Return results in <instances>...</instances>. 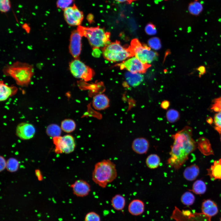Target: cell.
I'll list each match as a JSON object with an SVG mask.
<instances>
[{"label": "cell", "instance_id": "cell-1", "mask_svg": "<svg viewBox=\"0 0 221 221\" xmlns=\"http://www.w3.org/2000/svg\"><path fill=\"white\" fill-rule=\"evenodd\" d=\"M171 138L173 142L167 163L170 167L178 170L188 159L189 154L196 149V143L192 138V128L188 126L172 135Z\"/></svg>", "mask_w": 221, "mask_h": 221}, {"label": "cell", "instance_id": "cell-2", "mask_svg": "<svg viewBox=\"0 0 221 221\" xmlns=\"http://www.w3.org/2000/svg\"><path fill=\"white\" fill-rule=\"evenodd\" d=\"M117 175L115 164L110 159H104L95 165L92 178L95 183L104 188L115 179Z\"/></svg>", "mask_w": 221, "mask_h": 221}, {"label": "cell", "instance_id": "cell-3", "mask_svg": "<svg viewBox=\"0 0 221 221\" xmlns=\"http://www.w3.org/2000/svg\"><path fill=\"white\" fill-rule=\"evenodd\" d=\"M2 71L6 76L11 77L18 85L21 86L29 85L34 73L31 65L19 61L5 66Z\"/></svg>", "mask_w": 221, "mask_h": 221}, {"label": "cell", "instance_id": "cell-4", "mask_svg": "<svg viewBox=\"0 0 221 221\" xmlns=\"http://www.w3.org/2000/svg\"><path fill=\"white\" fill-rule=\"evenodd\" d=\"M77 30L82 37L87 38L94 48L103 47L110 43V33L99 26L89 27L79 25Z\"/></svg>", "mask_w": 221, "mask_h": 221}, {"label": "cell", "instance_id": "cell-5", "mask_svg": "<svg viewBox=\"0 0 221 221\" xmlns=\"http://www.w3.org/2000/svg\"><path fill=\"white\" fill-rule=\"evenodd\" d=\"M102 52L105 59L113 62L123 61L134 56L129 47H124L118 41L110 42L103 47Z\"/></svg>", "mask_w": 221, "mask_h": 221}, {"label": "cell", "instance_id": "cell-6", "mask_svg": "<svg viewBox=\"0 0 221 221\" xmlns=\"http://www.w3.org/2000/svg\"><path fill=\"white\" fill-rule=\"evenodd\" d=\"M129 47L133 56L144 64H150L157 59V53L146 45L142 44L137 39L132 40Z\"/></svg>", "mask_w": 221, "mask_h": 221}, {"label": "cell", "instance_id": "cell-7", "mask_svg": "<svg viewBox=\"0 0 221 221\" xmlns=\"http://www.w3.org/2000/svg\"><path fill=\"white\" fill-rule=\"evenodd\" d=\"M70 70L76 78L82 79L85 81L90 80L94 75L93 70L78 60L75 59L69 65Z\"/></svg>", "mask_w": 221, "mask_h": 221}, {"label": "cell", "instance_id": "cell-8", "mask_svg": "<svg viewBox=\"0 0 221 221\" xmlns=\"http://www.w3.org/2000/svg\"><path fill=\"white\" fill-rule=\"evenodd\" d=\"M56 153H70L73 152L76 147L74 138L70 135H66L53 138Z\"/></svg>", "mask_w": 221, "mask_h": 221}, {"label": "cell", "instance_id": "cell-9", "mask_svg": "<svg viewBox=\"0 0 221 221\" xmlns=\"http://www.w3.org/2000/svg\"><path fill=\"white\" fill-rule=\"evenodd\" d=\"M121 69H126L133 73H145L149 67V64H144L135 57H133L118 64Z\"/></svg>", "mask_w": 221, "mask_h": 221}, {"label": "cell", "instance_id": "cell-10", "mask_svg": "<svg viewBox=\"0 0 221 221\" xmlns=\"http://www.w3.org/2000/svg\"><path fill=\"white\" fill-rule=\"evenodd\" d=\"M63 10L64 19L69 25L76 26L80 24L83 18V13L75 4Z\"/></svg>", "mask_w": 221, "mask_h": 221}, {"label": "cell", "instance_id": "cell-11", "mask_svg": "<svg viewBox=\"0 0 221 221\" xmlns=\"http://www.w3.org/2000/svg\"><path fill=\"white\" fill-rule=\"evenodd\" d=\"M82 36L77 30L72 32L69 45V52L75 59H78L81 50Z\"/></svg>", "mask_w": 221, "mask_h": 221}, {"label": "cell", "instance_id": "cell-12", "mask_svg": "<svg viewBox=\"0 0 221 221\" xmlns=\"http://www.w3.org/2000/svg\"><path fill=\"white\" fill-rule=\"evenodd\" d=\"M35 131V129L32 124L27 122H21L17 125L16 134L22 139L28 140L33 137Z\"/></svg>", "mask_w": 221, "mask_h": 221}, {"label": "cell", "instance_id": "cell-13", "mask_svg": "<svg viewBox=\"0 0 221 221\" xmlns=\"http://www.w3.org/2000/svg\"><path fill=\"white\" fill-rule=\"evenodd\" d=\"M70 187L73 194L77 197L86 196L89 194L91 191V186L89 184L83 180H76Z\"/></svg>", "mask_w": 221, "mask_h": 221}, {"label": "cell", "instance_id": "cell-14", "mask_svg": "<svg viewBox=\"0 0 221 221\" xmlns=\"http://www.w3.org/2000/svg\"><path fill=\"white\" fill-rule=\"evenodd\" d=\"M149 147L148 141L143 138H136L133 141L132 145L133 150L136 153L140 154L146 153Z\"/></svg>", "mask_w": 221, "mask_h": 221}, {"label": "cell", "instance_id": "cell-15", "mask_svg": "<svg viewBox=\"0 0 221 221\" xmlns=\"http://www.w3.org/2000/svg\"><path fill=\"white\" fill-rule=\"evenodd\" d=\"M17 88L14 86H9L5 83L3 81L0 82V100L3 101L9 97L15 94Z\"/></svg>", "mask_w": 221, "mask_h": 221}, {"label": "cell", "instance_id": "cell-16", "mask_svg": "<svg viewBox=\"0 0 221 221\" xmlns=\"http://www.w3.org/2000/svg\"><path fill=\"white\" fill-rule=\"evenodd\" d=\"M207 170V175L211 180H221V158L215 161L213 164Z\"/></svg>", "mask_w": 221, "mask_h": 221}, {"label": "cell", "instance_id": "cell-17", "mask_svg": "<svg viewBox=\"0 0 221 221\" xmlns=\"http://www.w3.org/2000/svg\"><path fill=\"white\" fill-rule=\"evenodd\" d=\"M201 210L203 213L210 217L215 215L218 212L216 204L209 199L205 200L203 202Z\"/></svg>", "mask_w": 221, "mask_h": 221}, {"label": "cell", "instance_id": "cell-18", "mask_svg": "<svg viewBox=\"0 0 221 221\" xmlns=\"http://www.w3.org/2000/svg\"><path fill=\"white\" fill-rule=\"evenodd\" d=\"M92 104L93 107L96 110H103L109 106V100L105 95L99 94L94 97Z\"/></svg>", "mask_w": 221, "mask_h": 221}, {"label": "cell", "instance_id": "cell-19", "mask_svg": "<svg viewBox=\"0 0 221 221\" xmlns=\"http://www.w3.org/2000/svg\"><path fill=\"white\" fill-rule=\"evenodd\" d=\"M197 147L204 155L209 156L214 154V152L209 140L203 137L199 138L196 142Z\"/></svg>", "mask_w": 221, "mask_h": 221}, {"label": "cell", "instance_id": "cell-20", "mask_svg": "<svg viewBox=\"0 0 221 221\" xmlns=\"http://www.w3.org/2000/svg\"><path fill=\"white\" fill-rule=\"evenodd\" d=\"M144 207V204L142 201L138 199L134 200L130 203L128 210L131 214L137 216L143 213Z\"/></svg>", "mask_w": 221, "mask_h": 221}, {"label": "cell", "instance_id": "cell-21", "mask_svg": "<svg viewBox=\"0 0 221 221\" xmlns=\"http://www.w3.org/2000/svg\"><path fill=\"white\" fill-rule=\"evenodd\" d=\"M182 215L184 216V221H211V217L203 213H191L189 211H183Z\"/></svg>", "mask_w": 221, "mask_h": 221}, {"label": "cell", "instance_id": "cell-22", "mask_svg": "<svg viewBox=\"0 0 221 221\" xmlns=\"http://www.w3.org/2000/svg\"><path fill=\"white\" fill-rule=\"evenodd\" d=\"M125 78L128 84L133 87L140 85L144 79L143 75L140 73H133L130 72L126 73Z\"/></svg>", "mask_w": 221, "mask_h": 221}, {"label": "cell", "instance_id": "cell-23", "mask_svg": "<svg viewBox=\"0 0 221 221\" xmlns=\"http://www.w3.org/2000/svg\"><path fill=\"white\" fill-rule=\"evenodd\" d=\"M200 170L198 166L196 165H193L187 167L183 172L184 178L188 181H193L198 176Z\"/></svg>", "mask_w": 221, "mask_h": 221}, {"label": "cell", "instance_id": "cell-24", "mask_svg": "<svg viewBox=\"0 0 221 221\" xmlns=\"http://www.w3.org/2000/svg\"><path fill=\"white\" fill-rule=\"evenodd\" d=\"M111 205L113 208L117 211H121L124 208L126 200L122 195L118 194L114 196L111 200Z\"/></svg>", "mask_w": 221, "mask_h": 221}, {"label": "cell", "instance_id": "cell-25", "mask_svg": "<svg viewBox=\"0 0 221 221\" xmlns=\"http://www.w3.org/2000/svg\"><path fill=\"white\" fill-rule=\"evenodd\" d=\"M145 162L148 168L150 169H155L160 165V159L159 157L156 154H151L147 157Z\"/></svg>", "mask_w": 221, "mask_h": 221}, {"label": "cell", "instance_id": "cell-26", "mask_svg": "<svg viewBox=\"0 0 221 221\" xmlns=\"http://www.w3.org/2000/svg\"><path fill=\"white\" fill-rule=\"evenodd\" d=\"M188 8L189 12L191 14L197 16L202 12L203 7L200 2L194 1L189 3Z\"/></svg>", "mask_w": 221, "mask_h": 221}, {"label": "cell", "instance_id": "cell-27", "mask_svg": "<svg viewBox=\"0 0 221 221\" xmlns=\"http://www.w3.org/2000/svg\"><path fill=\"white\" fill-rule=\"evenodd\" d=\"M206 190V186L205 183L203 180H199L194 183L191 191L196 194L201 195L204 194Z\"/></svg>", "mask_w": 221, "mask_h": 221}, {"label": "cell", "instance_id": "cell-28", "mask_svg": "<svg viewBox=\"0 0 221 221\" xmlns=\"http://www.w3.org/2000/svg\"><path fill=\"white\" fill-rule=\"evenodd\" d=\"M76 127L75 122L71 119H65L61 122V128L62 130L65 132H72L75 130Z\"/></svg>", "mask_w": 221, "mask_h": 221}, {"label": "cell", "instance_id": "cell-29", "mask_svg": "<svg viewBox=\"0 0 221 221\" xmlns=\"http://www.w3.org/2000/svg\"><path fill=\"white\" fill-rule=\"evenodd\" d=\"M61 130V128L57 125L52 124L47 126L46 133L48 136L53 138L60 136Z\"/></svg>", "mask_w": 221, "mask_h": 221}, {"label": "cell", "instance_id": "cell-30", "mask_svg": "<svg viewBox=\"0 0 221 221\" xmlns=\"http://www.w3.org/2000/svg\"><path fill=\"white\" fill-rule=\"evenodd\" d=\"M195 197L194 195L189 192H184L181 198V202L184 204L190 206L194 202Z\"/></svg>", "mask_w": 221, "mask_h": 221}, {"label": "cell", "instance_id": "cell-31", "mask_svg": "<svg viewBox=\"0 0 221 221\" xmlns=\"http://www.w3.org/2000/svg\"><path fill=\"white\" fill-rule=\"evenodd\" d=\"M179 112L174 109L168 110L166 113V118L167 121L170 123H174L179 118Z\"/></svg>", "mask_w": 221, "mask_h": 221}, {"label": "cell", "instance_id": "cell-32", "mask_svg": "<svg viewBox=\"0 0 221 221\" xmlns=\"http://www.w3.org/2000/svg\"><path fill=\"white\" fill-rule=\"evenodd\" d=\"M18 163L15 159L11 158L9 159L6 163V167L7 170L10 172L16 171L18 168Z\"/></svg>", "mask_w": 221, "mask_h": 221}, {"label": "cell", "instance_id": "cell-33", "mask_svg": "<svg viewBox=\"0 0 221 221\" xmlns=\"http://www.w3.org/2000/svg\"><path fill=\"white\" fill-rule=\"evenodd\" d=\"M148 44L150 47L155 50H159L161 47V41L157 37L150 39L148 41Z\"/></svg>", "mask_w": 221, "mask_h": 221}, {"label": "cell", "instance_id": "cell-34", "mask_svg": "<svg viewBox=\"0 0 221 221\" xmlns=\"http://www.w3.org/2000/svg\"><path fill=\"white\" fill-rule=\"evenodd\" d=\"M11 7L10 0H0V10L2 13H6L10 10Z\"/></svg>", "mask_w": 221, "mask_h": 221}, {"label": "cell", "instance_id": "cell-35", "mask_svg": "<svg viewBox=\"0 0 221 221\" xmlns=\"http://www.w3.org/2000/svg\"><path fill=\"white\" fill-rule=\"evenodd\" d=\"M84 221H101L99 215L94 211L87 213L84 218Z\"/></svg>", "mask_w": 221, "mask_h": 221}, {"label": "cell", "instance_id": "cell-36", "mask_svg": "<svg viewBox=\"0 0 221 221\" xmlns=\"http://www.w3.org/2000/svg\"><path fill=\"white\" fill-rule=\"evenodd\" d=\"M73 0H57L56 2V6L57 8L64 10L66 8L70 6Z\"/></svg>", "mask_w": 221, "mask_h": 221}, {"label": "cell", "instance_id": "cell-37", "mask_svg": "<svg viewBox=\"0 0 221 221\" xmlns=\"http://www.w3.org/2000/svg\"><path fill=\"white\" fill-rule=\"evenodd\" d=\"M211 109L215 112L221 111V97L213 100Z\"/></svg>", "mask_w": 221, "mask_h": 221}, {"label": "cell", "instance_id": "cell-38", "mask_svg": "<svg viewBox=\"0 0 221 221\" xmlns=\"http://www.w3.org/2000/svg\"><path fill=\"white\" fill-rule=\"evenodd\" d=\"M145 31L147 34L150 35H155L157 32L155 25L151 23H148L146 25Z\"/></svg>", "mask_w": 221, "mask_h": 221}, {"label": "cell", "instance_id": "cell-39", "mask_svg": "<svg viewBox=\"0 0 221 221\" xmlns=\"http://www.w3.org/2000/svg\"><path fill=\"white\" fill-rule=\"evenodd\" d=\"M214 122L216 126V130L217 131L221 130V111L215 114Z\"/></svg>", "mask_w": 221, "mask_h": 221}, {"label": "cell", "instance_id": "cell-40", "mask_svg": "<svg viewBox=\"0 0 221 221\" xmlns=\"http://www.w3.org/2000/svg\"><path fill=\"white\" fill-rule=\"evenodd\" d=\"M0 171L3 170L6 167V163L4 158L2 157H0Z\"/></svg>", "mask_w": 221, "mask_h": 221}, {"label": "cell", "instance_id": "cell-41", "mask_svg": "<svg viewBox=\"0 0 221 221\" xmlns=\"http://www.w3.org/2000/svg\"><path fill=\"white\" fill-rule=\"evenodd\" d=\"M169 102L167 100H165L162 102L161 104V107L162 108L164 109H166L169 106Z\"/></svg>", "mask_w": 221, "mask_h": 221}, {"label": "cell", "instance_id": "cell-42", "mask_svg": "<svg viewBox=\"0 0 221 221\" xmlns=\"http://www.w3.org/2000/svg\"><path fill=\"white\" fill-rule=\"evenodd\" d=\"M197 70L199 72V76L203 75L206 72V69L204 66H200L198 68Z\"/></svg>", "mask_w": 221, "mask_h": 221}, {"label": "cell", "instance_id": "cell-43", "mask_svg": "<svg viewBox=\"0 0 221 221\" xmlns=\"http://www.w3.org/2000/svg\"><path fill=\"white\" fill-rule=\"evenodd\" d=\"M119 2H125L128 4H130L133 2L137 0H115Z\"/></svg>", "mask_w": 221, "mask_h": 221}, {"label": "cell", "instance_id": "cell-44", "mask_svg": "<svg viewBox=\"0 0 221 221\" xmlns=\"http://www.w3.org/2000/svg\"><path fill=\"white\" fill-rule=\"evenodd\" d=\"M207 121H208V122L209 123H211L212 122V120H211V118H209L208 119V120H207Z\"/></svg>", "mask_w": 221, "mask_h": 221}, {"label": "cell", "instance_id": "cell-45", "mask_svg": "<svg viewBox=\"0 0 221 221\" xmlns=\"http://www.w3.org/2000/svg\"><path fill=\"white\" fill-rule=\"evenodd\" d=\"M37 215L38 217H40L41 216V214H39Z\"/></svg>", "mask_w": 221, "mask_h": 221}, {"label": "cell", "instance_id": "cell-46", "mask_svg": "<svg viewBox=\"0 0 221 221\" xmlns=\"http://www.w3.org/2000/svg\"><path fill=\"white\" fill-rule=\"evenodd\" d=\"M219 134L220 135V140H221V132Z\"/></svg>", "mask_w": 221, "mask_h": 221}, {"label": "cell", "instance_id": "cell-47", "mask_svg": "<svg viewBox=\"0 0 221 221\" xmlns=\"http://www.w3.org/2000/svg\"><path fill=\"white\" fill-rule=\"evenodd\" d=\"M35 211L36 212H37V210H35Z\"/></svg>", "mask_w": 221, "mask_h": 221}, {"label": "cell", "instance_id": "cell-48", "mask_svg": "<svg viewBox=\"0 0 221 221\" xmlns=\"http://www.w3.org/2000/svg\"><path fill=\"white\" fill-rule=\"evenodd\" d=\"M195 1H198L199 0H194Z\"/></svg>", "mask_w": 221, "mask_h": 221}, {"label": "cell", "instance_id": "cell-49", "mask_svg": "<svg viewBox=\"0 0 221 221\" xmlns=\"http://www.w3.org/2000/svg\"><path fill=\"white\" fill-rule=\"evenodd\" d=\"M47 217L48 218H49V216H47Z\"/></svg>", "mask_w": 221, "mask_h": 221}, {"label": "cell", "instance_id": "cell-50", "mask_svg": "<svg viewBox=\"0 0 221 221\" xmlns=\"http://www.w3.org/2000/svg\"><path fill=\"white\" fill-rule=\"evenodd\" d=\"M39 221H41V220H39Z\"/></svg>", "mask_w": 221, "mask_h": 221}, {"label": "cell", "instance_id": "cell-51", "mask_svg": "<svg viewBox=\"0 0 221 221\" xmlns=\"http://www.w3.org/2000/svg\"><path fill=\"white\" fill-rule=\"evenodd\" d=\"M220 221H221V219H220Z\"/></svg>", "mask_w": 221, "mask_h": 221}, {"label": "cell", "instance_id": "cell-52", "mask_svg": "<svg viewBox=\"0 0 221 221\" xmlns=\"http://www.w3.org/2000/svg\"></svg>", "mask_w": 221, "mask_h": 221}]
</instances>
